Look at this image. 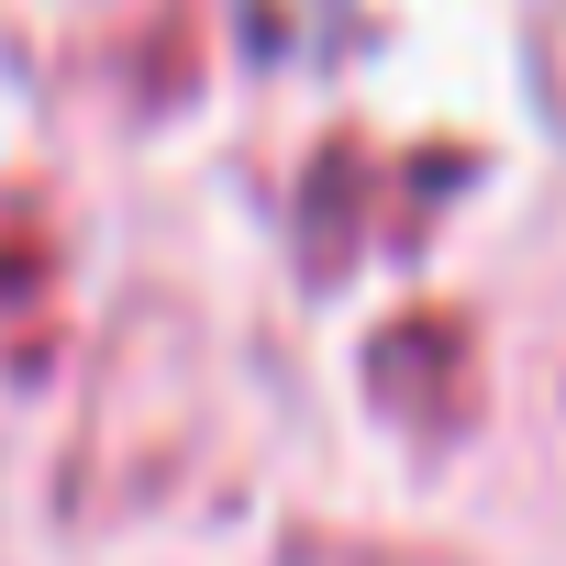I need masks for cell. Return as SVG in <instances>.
<instances>
[{"label": "cell", "mask_w": 566, "mask_h": 566, "mask_svg": "<svg viewBox=\"0 0 566 566\" xmlns=\"http://www.w3.org/2000/svg\"><path fill=\"white\" fill-rule=\"evenodd\" d=\"M323 566H455L433 544H323Z\"/></svg>", "instance_id": "5"}, {"label": "cell", "mask_w": 566, "mask_h": 566, "mask_svg": "<svg viewBox=\"0 0 566 566\" xmlns=\"http://www.w3.org/2000/svg\"><path fill=\"white\" fill-rule=\"evenodd\" d=\"M367 389H378V411H389V422H411L422 444H455V433L478 422V400H489L478 323H467V312H444V301L400 312V323L367 345Z\"/></svg>", "instance_id": "2"}, {"label": "cell", "mask_w": 566, "mask_h": 566, "mask_svg": "<svg viewBox=\"0 0 566 566\" xmlns=\"http://www.w3.org/2000/svg\"><path fill=\"white\" fill-rule=\"evenodd\" d=\"M345 12H356V0H244V45L266 67H301V56H323L345 34Z\"/></svg>", "instance_id": "3"}, {"label": "cell", "mask_w": 566, "mask_h": 566, "mask_svg": "<svg viewBox=\"0 0 566 566\" xmlns=\"http://www.w3.org/2000/svg\"><path fill=\"white\" fill-rule=\"evenodd\" d=\"M200 433H211V334L178 290H134L101 334V367H90V400H78V433L56 467L67 522L112 533V522L156 511L189 478Z\"/></svg>", "instance_id": "1"}, {"label": "cell", "mask_w": 566, "mask_h": 566, "mask_svg": "<svg viewBox=\"0 0 566 566\" xmlns=\"http://www.w3.org/2000/svg\"><path fill=\"white\" fill-rule=\"evenodd\" d=\"M56 277V211L34 189H0V301H34Z\"/></svg>", "instance_id": "4"}]
</instances>
